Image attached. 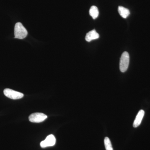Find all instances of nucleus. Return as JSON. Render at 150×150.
<instances>
[{
	"instance_id": "obj_4",
	"label": "nucleus",
	"mask_w": 150,
	"mask_h": 150,
	"mask_svg": "<svg viewBox=\"0 0 150 150\" xmlns=\"http://www.w3.org/2000/svg\"><path fill=\"white\" fill-rule=\"evenodd\" d=\"M47 118V115L44 113L35 112L30 115L29 120L33 123H39L45 121Z\"/></svg>"
},
{
	"instance_id": "obj_1",
	"label": "nucleus",
	"mask_w": 150,
	"mask_h": 150,
	"mask_svg": "<svg viewBox=\"0 0 150 150\" xmlns=\"http://www.w3.org/2000/svg\"><path fill=\"white\" fill-rule=\"evenodd\" d=\"M27 35V30L25 29L21 23H17L14 28L15 38L20 39H24Z\"/></svg>"
},
{
	"instance_id": "obj_5",
	"label": "nucleus",
	"mask_w": 150,
	"mask_h": 150,
	"mask_svg": "<svg viewBox=\"0 0 150 150\" xmlns=\"http://www.w3.org/2000/svg\"><path fill=\"white\" fill-rule=\"evenodd\" d=\"M56 142V139L55 137L51 134L46 137V139L41 142L40 146L41 147L43 148L52 146L55 144Z\"/></svg>"
},
{
	"instance_id": "obj_7",
	"label": "nucleus",
	"mask_w": 150,
	"mask_h": 150,
	"mask_svg": "<svg viewBox=\"0 0 150 150\" xmlns=\"http://www.w3.org/2000/svg\"><path fill=\"white\" fill-rule=\"evenodd\" d=\"M99 37V35L96 32L95 30H93L87 33L85 39L88 42H90L91 40L98 39Z\"/></svg>"
},
{
	"instance_id": "obj_6",
	"label": "nucleus",
	"mask_w": 150,
	"mask_h": 150,
	"mask_svg": "<svg viewBox=\"0 0 150 150\" xmlns=\"http://www.w3.org/2000/svg\"><path fill=\"white\" fill-rule=\"evenodd\" d=\"M144 114L145 112L144 110H139L137 114L136 118L134 120V123H133V126L134 128H137L141 124Z\"/></svg>"
},
{
	"instance_id": "obj_9",
	"label": "nucleus",
	"mask_w": 150,
	"mask_h": 150,
	"mask_svg": "<svg viewBox=\"0 0 150 150\" xmlns=\"http://www.w3.org/2000/svg\"><path fill=\"white\" fill-rule=\"evenodd\" d=\"M89 14L93 19H95L99 15V11L98 8L96 6H92L90 9Z\"/></svg>"
},
{
	"instance_id": "obj_8",
	"label": "nucleus",
	"mask_w": 150,
	"mask_h": 150,
	"mask_svg": "<svg viewBox=\"0 0 150 150\" xmlns=\"http://www.w3.org/2000/svg\"><path fill=\"white\" fill-rule=\"evenodd\" d=\"M118 12L120 16L124 18H127L130 14V11L128 9L122 6L118 7Z\"/></svg>"
},
{
	"instance_id": "obj_10",
	"label": "nucleus",
	"mask_w": 150,
	"mask_h": 150,
	"mask_svg": "<svg viewBox=\"0 0 150 150\" xmlns=\"http://www.w3.org/2000/svg\"><path fill=\"white\" fill-rule=\"evenodd\" d=\"M104 145L106 150H113L111 142L108 137H106L105 138Z\"/></svg>"
},
{
	"instance_id": "obj_2",
	"label": "nucleus",
	"mask_w": 150,
	"mask_h": 150,
	"mask_svg": "<svg viewBox=\"0 0 150 150\" xmlns=\"http://www.w3.org/2000/svg\"><path fill=\"white\" fill-rule=\"evenodd\" d=\"M130 57L127 52H123L121 55L120 62V70L121 72L124 73L128 69L129 67Z\"/></svg>"
},
{
	"instance_id": "obj_3",
	"label": "nucleus",
	"mask_w": 150,
	"mask_h": 150,
	"mask_svg": "<svg viewBox=\"0 0 150 150\" xmlns=\"http://www.w3.org/2000/svg\"><path fill=\"white\" fill-rule=\"evenodd\" d=\"M4 93L7 97L13 100L21 99L24 96L23 93L9 88L5 89Z\"/></svg>"
}]
</instances>
